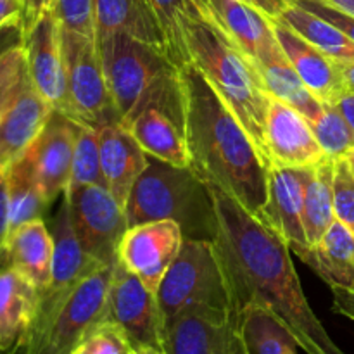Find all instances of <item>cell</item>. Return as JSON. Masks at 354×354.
<instances>
[{"label":"cell","instance_id":"6da1fadb","mask_svg":"<svg viewBox=\"0 0 354 354\" xmlns=\"http://www.w3.org/2000/svg\"><path fill=\"white\" fill-rule=\"evenodd\" d=\"M209 187L218 218L214 244L239 318L245 308H263L306 354H346L308 303L290 249L282 239L237 201Z\"/></svg>","mask_w":354,"mask_h":354},{"label":"cell","instance_id":"7a4b0ae2","mask_svg":"<svg viewBox=\"0 0 354 354\" xmlns=\"http://www.w3.org/2000/svg\"><path fill=\"white\" fill-rule=\"evenodd\" d=\"M180 80L190 168L265 221L270 168L261 152L196 66L180 69Z\"/></svg>","mask_w":354,"mask_h":354},{"label":"cell","instance_id":"3957f363","mask_svg":"<svg viewBox=\"0 0 354 354\" xmlns=\"http://www.w3.org/2000/svg\"><path fill=\"white\" fill-rule=\"evenodd\" d=\"M180 28L190 64L199 69L244 124L268 168H272L266 151V116L272 97L263 85L254 61L221 30L203 0H185Z\"/></svg>","mask_w":354,"mask_h":354},{"label":"cell","instance_id":"277c9868","mask_svg":"<svg viewBox=\"0 0 354 354\" xmlns=\"http://www.w3.org/2000/svg\"><path fill=\"white\" fill-rule=\"evenodd\" d=\"M107 85L121 123L145 107H162L182 118V80L165 47L114 33L97 40Z\"/></svg>","mask_w":354,"mask_h":354},{"label":"cell","instance_id":"5b68a950","mask_svg":"<svg viewBox=\"0 0 354 354\" xmlns=\"http://www.w3.org/2000/svg\"><path fill=\"white\" fill-rule=\"evenodd\" d=\"M124 213L128 228L171 220L182 227L185 239L214 241L216 235L218 218L209 183L192 168H178L154 158L149 159L131 189Z\"/></svg>","mask_w":354,"mask_h":354},{"label":"cell","instance_id":"8992f818","mask_svg":"<svg viewBox=\"0 0 354 354\" xmlns=\"http://www.w3.org/2000/svg\"><path fill=\"white\" fill-rule=\"evenodd\" d=\"M166 324L187 311L234 313L214 241L185 239L158 290ZM239 317V315H237Z\"/></svg>","mask_w":354,"mask_h":354},{"label":"cell","instance_id":"52a82bcc","mask_svg":"<svg viewBox=\"0 0 354 354\" xmlns=\"http://www.w3.org/2000/svg\"><path fill=\"white\" fill-rule=\"evenodd\" d=\"M61 41L73 120L95 130L121 123L107 85L97 38L61 28Z\"/></svg>","mask_w":354,"mask_h":354},{"label":"cell","instance_id":"ba28073f","mask_svg":"<svg viewBox=\"0 0 354 354\" xmlns=\"http://www.w3.org/2000/svg\"><path fill=\"white\" fill-rule=\"evenodd\" d=\"M113 266L114 263L102 266L76 287L30 354H71L78 351L86 337L100 324L107 322V294Z\"/></svg>","mask_w":354,"mask_h":354},{"label":"cell","instance_id":"9c48e42d","mask_svg":"<svg viewBox=\"0 0 354 354\" xmlns=\"http://www.w3.org/2000/svg\"><path fill=\"white\" fill-rule=\"evenodd\" d=\"M73 228L86 252L100 265H113L128 230L124 207L106 185H88L64 192Z\"/></svg>","mask_w":354,"mask_h":354},{"label":"cell","instance_id":"30bf717a","mask_svg":"<svg viewBox=\"0 0 354 354\" xmlns=\"http://www.w3.org/2000/svg\"><path fill=\"white\" fill-rule=\"evenodd\" d=\"M107 322L123 328L133 348L151 346L166 351L168 328L158 294L147 289L118 259L107 294Z\"/></svg>","mask_w":354,"mask_h":354},{"label":"cell","instance_id":"8fae6325","mask_svg":"<svg viewBox=\"0 0 354 354\" xmlns=\"http://www.w3.org/2000/svg\"><path fill=\"white\" fill-rule=\"evenodd\" d=\"M182 227L171 220L149 221L130 227L118 248V261L158 294L162 279L182 251Z\"/></svg>","mask_w":354,"mask_h":354},{"label":"cell","instance_id":"7c38bea8","mask_svg":"<svg viewBox=\"0 0 354 354\" xmlns=\"http://www.w3.org/2000/svg\"><path fill=\"white\" fill-rule=\"evenodd\" d=\"M23 47L31 85L54 107V111L73 120L66 83L61 26L52 10L45 12L30 30L24 31Z\"/></svg>","mask_w":354,"mask_h":354},{"label":"cell","instance_id":"4fadbf2b","mask_svg":"<svg viewBox=\"0 0 354 354\" xmlns=\"http://www.w3.org/2000/svg\"><path fill=\"white\" fill-rule=\"evenodd\" d=\"M311 168H283V166L270 168L268 199H266L265 221H263L304 263L310 258L311 251L303 225L304 194H306Z\"/></svg>","mask_w":354,"mask_h":354},{"label":"cell","instance_id":"5bb4252c","mask_svg":"<svg viewBox=\"0 0 354 354\" xmlns=\"http://www.w3.org/2000/svg\"><path fill=\"white\" fill-rule=\"evenodd\" d=\"M168 354H249L234 313L187 311L166 324Z\"/></svg>","mask_w":354,"mask_h":354},{"label":"cell","instance_id":"9a60e30c","mask_svg":"<svg viewBox=\"0 0 354 354\" xmlns=\"http://www.w3.org/2000/svg\"><path fill=\"white\" fill-rule=\"evenodd\" d=\"M266 151L272 166L283 168H311L327 158L306 118L275 99L266 116Z\"/></svg>","mask_w":354,"mask_h":354},{"label":"cell","instance_id":"2e32d148","mask_svg":"<svg viewBox=\"0 0 354 354\" xmlns=\"http://www.w3.org/2000/svg\"><path fill=\"white\" fill-rule=\"evenodd\" d=\"M78 130L80 123L54 111L41 133L30 147L38 180L50 206L59 197L64 196L69 187Z\"/></svg>","mask_w":354,"mask_h":354},{"label":"cell","instance_id":"e0dca14e","mask_svg":"<svg viewBox=\"0 0 354 354\" xmlns=\"http://www.w3.org/2000/svg\"><path fill=\"white\" fill-rule=\"evenodd\" d=\"M273 31L308 90L324 104H337V100L348 92L339 62L318 50L280 19H273Z\"/></svg>","mask_w":354,"mask_h":354},{"label":"cell","instance_id":"ac0fdd59","mask_svg":"<svg viewBox=\"0 0 354 354\" xmlns=\"http://www.w3.org/2000/svg\"><path fill=\"white\" fill-rule=\"evenodd\" d=\"M99 142L104 182L114 199L124 207L131 189L149 166L151 158L124 123L99 128Z\"/></svg>","mask_w":354,"mask_h":354},{"label":"cell","instance_id":"d6986e66","mask_svg":"<svg viewBox=\"0 0 354 354\" xmlns=\"http://www.w3.org/2000/svg\"><path fill=\"white\" fill-rule=\"evenodd\" d=\"M252 61H254L256 69L263 80V85H265L266 92L270 93L272 99L294 107L308 121H313L320 116L325 104L318 100L304 85L301 76L290 64L286 52L280 47L275 31H273L272 37L266 38L259 45Z\"/></svg>","mask_w":354,"mask_h":354},{"label":"cell","instance_id":"ffe728a7","mask_svg":"<svg viewBox=\"0 0 354 354\" xmlns=\"http://www.w3.org/2000/svg\"><path fill=\"white\" fill-rule=\"evenodd\" d=\"M40 290L33 282L6 268L0 272V354H19L37 317Z\"/></svg>","mask_w":354,"mask_h":354},{"label":"cell","instance_id":"44dd1931","mask_svg":"<svg viewBox=\"0 0 354 354\" xmlns=\"http://www.w3.org/2000/svg\"><path fill=\"white\" fill-rule=\"evenodd\" d=\"M54 107L28 80L16 102L0 121V173H6L41 133Z\"/></svg>","mask_w":354,"mask_h":354},{"label":"cell","instance_id":"7402d4cb","mask_svg":"<svg viewBox=\"0 0 354 354\" xmlns=\"http://www.w3.org/2000/svg\"><path fill=\"white\" fill-rule=\"evenodd\" d=\"M127 127L149 158L178 168H190L182 118L162 107L151 106L140 111Z\"/></svg>","mask_w":354,"mask_h":354},{"label":"cell","instance_id":"603a6c76","mask_svg":"<svg viewBox=\"0 0 354 354\" xmlns=\"http://www.w3.org/2000/svg\"><path fill=\"white\" fill-rule=\"evenodd\" d=\"M54 261V237L44 220H33L21 225L9 234L7 263L21 275L44 290L50 282Z\"/></svg>","mask_w":354,"mask_h":354},{"label":"cell","instance_id":"cb8c5ba5","mask_svg":"<svg viewBox=\"0 0 354 354\" xmlns=\"http://www.w3.org/2000/svg\"><path fill=\"white\" fill-rule=\"evenodd\" d=\"M114 33H127L166 48L161 23L149 0H95V38Z\"/></svg>","mask_w":354,"mask_h":354},{"label":"cell","instance_id":"d4e9b609","mask_svg":"<svg viewBox=\"0 0 354 354\" xmlns=\"http://www.w3.org/2000/svg\"><path fill=\"white\" fill-rule=\"evenodd\" d=\"M306 265L328 287L354 289V234L335 220L310 251Z\"/></svg>","mask_w":354,"mask_h":354},{"label":"cell","instance_id":"484cf974","mask_svg":"<svg viewBox=\"0 0 354 354\" xmlns=\"http://www.w3.org/2000/svg\"><path fill=\"white\" fill-rule=\"evenodd\" d=\"M203 3L221 30L251 59L259 45L273 35V19L245 0H203Z\"/></svg>","mask_w":354,"mask_h":354},{"label":"cell","instance_id":"4316f807","mask_svg":"<svg viewBox=\"0 0 354 354\" xmlns=\"http://www.w3.org/2000/svg\"><path fill=\"white\" fill-rule=\"evenodd\" d=\"M9 192L10 232L33 220H44L45 211L50 207L35 169L30 149L6 171Z\"/></svg>","mask_w":354,"mask_h":354},{"label":"cell","instance_id":"83f0119b","mask_svg":"<svg viewBox=\"0 0 354 354\" xmlns=\"http://www.w3.org/2000/svg\"><path fill=\"white\" fill-rule=\"evenodd\" d=\"M334 168L335 159L325 158L311 168L304 194L303 225L308 244H318L335 221L334 211Z\"/></svg>","mask_w":354,"mask_h":354},{"label":"cell","instance_id":"f1b7e54d","mask_svg":"<svg viewBox=\"0 0 354 354\" xmlns=\"http://www.w3.org/2000/svg\"><path fill=\"white\" fill-rule=\"evenodd\" d=\"M277 19L292 28L304 40L310 41L335 62L354 61V41L318 14L294 3Z\"/></svg>","mask_w":354,"mask_h":354},{"label":"cell","instance_id":"f546056e","mask_svg":"<svg viewBox=\"0 0 354 354\" xmlns=\"http://www.w3.org/2000/svg\"><path fill=\"white\" fill-rule=\"evenodd\" d=\"M241 324L249 354H299L296 339L263 308H245L241 313Z\"/></svg>","mask_w":354,"mask_h":354},{"label":"cell","instance_id":"4dcf8cb0","mask_svg":"<svg viewBox=\"0 0 354 354\" xmlns=\"http://www.w3.org/2000/svg\"><path fill=\"white\" fill-rule=\"evenodd\" d=\"M88 185H106L102 165H100L99 130L86 127V124H80L75 142V152H73L71 178H69L68 190Z\"/></svg>","mask_w":354,"mask_h":354},{"label":"cell","instance_id":"1f68e13d","mask_svg":"<svg viewBox=\"0 0 354 354\" xmlns=\"http://www.w3.org/2000/svg\"><path fill=\"white\" fill-rule=\"evenodd\" d=\"M308 123L327 158L341 159L354 147V130L335 104H325L320 116Z\"/></svg>","mask_w":354,"mask_h":354},{"label":"cell","instance_id":"d6a6232c","mask_svg":"<svg viewBox=\"0 0 354 354\" xmlns=\"http://www.w3.org/2000/svg\"><path fill=\"white\" fill-rule=\"evenodd\" d=\"M28 66L23 44L14 45L0 55V121L26 86Z\"/></svg>","mask_w":354,"mask_h":354},{"label":"cell","instance_id":"836d02e7","mask_svg":"<svg viewBox=\"0 0 354 354\" xmlns=\"http://www.w3.org/2000/svg\"><path fill=\"white\" fill-rule=\"evenodd\" d=\"M149 3L161 23L169 57L178 68H185L187 64H190V61L185 44H183L182 28H180V14H182L185 0H149Z\"/></svg>","mask_w":354,"mask_h":354},{"label":"cell","instance_id":"e575fe53","mask_svg":"<svg viewBox=\"0 0 354 354\" xmlns=\"http://www.w3.org/2000/svg\"><path fill=\"white\" fill-rule=\"evenodd\" d=\"M334 211L335 220L354 234V173L344 159H335L334 168Z\"/></svg>","mask_w":354,"mask_h":354},{"label":"cell","instance_id":"d590c367","mask_svg":"<svg viewBox=\"0 0 354 354\" xmlns=\"http://www.w3.org/2000/svg\"><path fill=\"white\" fill-rule=\"evenodd\" d=\"M131 349L133 346L123 328L113 322L100 324L80 346L82 354H130Z\"/></svg>","mask_w":354,"mask_h":354},{"label":"cell","instance_id":"8d00e7d4","mask_svg":"<svg viewBox=\"0 0 354 354\" xmlns=\"http://www.w3.org/2000/svg\"><path fill=\"white\" fill-rule=\"evenodd\" d=\"M297 6L304 7V9L311 10V12L318 14L320 17L327 19L328 23L334 24L335 28L342 31L348 38L354 41V16L344 12L339 7L332 6V3L325 2V0H297Z\"/></svg>","mask_w":354,"mask_h":354},{"label":"cell","instance_id":"74e56055","mask_svg":"<svg viewBox=\"0 0 354 354\" xmlns=\"http://www.w3.org/2000/svg\"><path fill=\"white\" fill-rule=\"evenodd\" d=\"M9 192H7L6 173H0V272L9 268V263H7V241H9Z\"/></svg>","mask_w":354,"mask_h":354},{"label":"cell","instance_id":"f35d334b","mask_svg":"<svg viewBox=\"0 0 354 354\" xmlns=\"http://www.w3.org/2000/svg\"><path fill=\"white\" fill-rule=\"evenodd\" d=\"M19 2L23 6V16H21L23 33L54 7V0H19Z\"/></svg>","mask_w":354,"mask_h":354},{"label":"cell","instance_id":"ab89813d","mask_svg":"<svg viewBox=\"0 0 354 354\" xmlns=\"http://www.w3.org/2000/svg\"><path fill=\"white\" fill-rule=\"evenodd\" d=\"M334 292V311L354 322V289L332 287Z\"/></svg>","mask_w":354,"mask_h":354},{"label":"cell","instance_id":"60d3db41","mask_svg":"<svg viewBox=\"0 0 354 354\" xmlns=\"http://www.w3.org/2000/svg\"><path fill=\"white\" fill-rule=\"evenodd\" d=\"M251 6H254L256 9L261 10L263 14L270 17V19H277V17L282 16L289 7H292L297 0H245Z\"/></svg>","mask_w":354,"mask_h":354},{"label":"cell","instance_id":"b9f144b4","mask_svg":"<svg viewBox=\"0 0 354 354\" xmlns=\"http://www.w3.org/2000/svg\"><path fill=\"white\" fill-rule=\"evenodd\" d=\"M19 44H23V26H21V21L0 28V55L6 50H9L10 47Z\"/></svg>","mask_w":354,"mask_h":354},{"label":"cell","instance_id":"7bdbcfd3","mask_svg":"<svg viewBox=\"0 0 354 354\" xmlns=\"http://www.w3.org/2000/svg\"><path fill=\"white\" fill-rule=\"evenodd\" d=\"M23 6L19 0H0V28L21 21Z\"/></svg>","mask_w":354,"mask_h":354},{"label":"cell","instance_id":"ee69618b","mask_svg":"<svg viewBox=\"0 0 354 354\" xmlns=\"http://www.w3.org/2000/svg\"><path fill=\"white\" fill-rule=\"evenodd\" d=\"M335 106H337L339 111L344 114V118L348 120V123L351 124V128L354 130V92L353 90H348V92L337 100Z\"/></svg>","mask_w":354,"mask_h":354},{"label":"cell","instance_id":"f6af8a7d","mask_svg":"<svg viewBox=\"0 0 354 354\" xmlns=\"http://www.w3.org/2000/svg\"><path fill=\"white\" fill-rule=\"evenodd\" d=\"M339 68H341L342 76H344V82L348 90L354 92V61L349 62H339Z\"/></svg>","mask_w":354,"mask_h":354},{"label":"cell","instance_id":"bcb514c9","mask_svg":"<svg viewBox=\"0 0 354 354\" xmlns=\"http://www.w3.org/2000/svg\"><path fill=\"white\" fill-rule=\"evenodd\" d=\"M325 2L332 3V6L339 7V9L344 10V12L354 16V0H325Z\"/></svg>","mask_w":354,"mask_h":354},{"label":"cell","instance_id":"7dc6e473","mask_svg":"<svg viewBox=\"0 0 354 354\" xmlns=\"http://www.w3.org/2000/svg\"><path fill=\"white\" fill-rule=\"evenodd\" d=\"M130 354H168V351L151 348V346H138V348L131 349Z\"/></svg>","mask_w":354,"mask_h":354},{"label":"cell","instance_id":"c3c4849f","mask_svg":"<svg viewBox=\"0 0 354 354\" xmlns=\"http://www.w3.org/2000/svg\"><path fill=\"white\" fill-rule=\"evenodd\" d=\"M342 159H344V161H346V162H348L349 169H351V171L354 173V147H353V149H351V151H349V152H348V154H346V156H344V158H342Z\"/></svg>","mask_w":354,"mask_h":354},{"label":"cell","instance_id":"681fc988","mask_svg":"<svg viewBox=\"0 0 354 354\" xmlns=\"http://www.w3.org/2000/svg\"><path fill=\"white\" fill-rule=\"evenodd\" d=\"M71 354H82V353H80V349H78V351H75V353H71Z\"/></svg>","mask_w":354,"mask_h":354}]
</instances>
